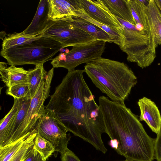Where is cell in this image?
<instances>
[{
  "label": "cell",
  "instance_id": "cell-29",
  "mask_svg": "<svg viewBox=\"0 0 161 161\" xmlns=\"http://www.w3.org/2000/svg\"><path fill=\"white\" fill-rule=\"evenodd\" d=\"M61 155V161H81L72 151L69 149Z\"/></svg>",
  "mask_w": 161,
  "mask_h": 161
},
{
  "label": "cell",
  "instance_id": "cell-5",
  "mask_svg": "<svg viewBox=\"0 0 161 161\" xmlns=\"http://www.w3.org/2000/svg\"><path fill=\"white\" fill-rule=\"evenodd\" d=\"M117 18L124 27V42L119 47L126 54L127 60L142 69L150 66L156 57L158 46L153 33L142 32L135 25Z\"/></svg>",
  "mask_w": 161,
  "mask_h": 161
},
{
  "label": "cell",
  "instance_id": "cell-32",
  "mask_svg": "<svg viewBox=\"0 0 161 161\" xmlns=\"http://www.w3.org/2000/svg\"><path fill=\"white\" fill-rule=\"evenodd\" d=\"M154 1L161 12V0H154Z\"/></svg>",
  "mask_w": 161,
  "mask_h": 161
},
{
  "label": "cell",
  "instance_id": "cell-17",
  "mask_svg": "<svg viewBox=\"0 0 161 161\" xmlns=\"http://www.w3.org/2000/svg\"><path fill=\"white\" fill-rule=\"evenodd\" d=\"M102 0L115 16L135 26L128 0Z\"/></svg>",
  "mask_w": 161,
  "mask_h": 161
},
{
  "label": "cell",
  "instance_id": "cell-31",
  "mask_svg": "<svg viewBox=\"0 0 161 161\" xmlns=\"http://www.w3.org/2000/svg\"><path fill=\"white\" fill-rule=\"evenodd\" d=\"M108 144L112 148L114 149L115 150L118 147L119 143L116 139H112L109 141Z\"/></svg>",
  "mask_w": 161,
  "mask_h": 161
},
{
  "label": "cell",
  "instance_id": "cell-34",
  "mask_svg": "<svg viewBox=\"0 0 161 161\" xmlns=\"http://www.w3.org/2000/svg\"></svg>",
  "mask_w": 161,
  "mask_h": 161
},
{
  "label": "cell",
  "instance_id": "cell-20",
  "mask_svg": "<svg viewBox=\"0 0 161 161\" xmlns=\"http://www.w3.org/2000/svg\"><path fill=\"white\" fill-rule=\"evenodd\" d=\"M31 99L29 96L19 99V108L11 127L6 142L4 146L10 143L25 118Z\"/></svg>",
  "mask_w": 161,
  "mask_h": 161
},
{
  "label": "cell",
  "instance_id": "cell-27",
  "mask_svg": "<svg viewBox=\"0 0 161 161\" xmlns=\"http://www.w3.org/2000/svg\"><path fill=\"white\" fill-rule=\"evenodd\" d=\"M30 88L29 83L17 84L8 88L6 93L7 95L13 97L14 99H19L27 96L30 97Z\"/></svg>",
  "mask_w": 161,
  "mask_h": 161
},
{
  "label": "cell",
  "instance_id": "cell-16",
  "mask_svg": "<svg viewBox=\"0 0 161 161\" xmlns=\"http://www.w3.org/2000/svg\"><path fill=\"white\" fill-rule=\"evenodd\" d=\"M147 15L156 44L161 46V12L154 0L149 1Z\"/></svg>",
  "mask_w": 161,
  "mask_h": 161
},
{
  "label": "cell",
  "instance_id": "cell-1",
  "mask_svg": "<svg viewBox=\"0 0 161 161\" xmlns=\"http://www.w3.org/2000/svg\"><path fill=\"white\" fill-rule=\"evenodd\" d=\"M84 72V69L68 71L45 108L53 111L68 131L105 154L107 149L102 137L106 133L102 115Z\"/></svg>",
  "mask_w": 161,
  "mask_h": 161
},
{
  "label": "cell",
  "instance_id": "cell-22",
  "mask_svg": "<svg viewBox=\"0 0 161 161\" xmlns=\"http://www.w3.org/2000/svg\"><path fill=\"white\" fill-rule=\"evenodd\" d=\"M28 36L21 34L20 33L9 34L4 38L2 45L1 50H5L26 44L32 42L41 37Z\"/></svg>",
  "mask_w": 161,
  "mask_h": 161
},
{
  "label": "cell",
  "instance_id": "cell-13",
  "mask_svg": "<svg viewBox=\"0 0 161 161\" xmlns=\"http://www.w3.org/2000/svg\"><path fill=\"white\" fill-rule=\"evenodd\" d=\"M0 74L2 81L7 88L17 84L29 83L28 71L23 67L13 65L8 67L6 63L0 62Z\"/></svg>",
  "mask_w": 161,
  "mask_h": 161
},
{
  "label": "cell",
  "instance_id": "cell-2",
  "mask_svg": "<svg viewBox=\"0 0 161 161\" xmlns=\"http://www.w3.org/2000/svg\"><path fill=\"white\" fill-rule=\"evenodd\" d=\"M98 101L106 133L111 139L119 142L117 153L127 160L152 161L155 139L147 134L138 116L124 103L113 101L104 96Z\"/></svg>",
  "mask_w": 161,
  "mask_h": 161
},
{
  "label": "cell",
  "instance_id": "cell-33",
  "mask_svg": "<svg viewBox=\"0 0 161 161\" xmlns=\"http://www.w3.org/2000/svg\"><path fill=\"white\" fill-rule=\"evenodd\" d=\"M120 161H130V160H125Z\"/></svg>",
  "mask_w": 161,
  "mask_h": 161
},
{
  "label": "cell",
  "instance_id": "cell-30",
  "mask_svg": "<svg viewBox=\"0 0 161 161\" xmlns=\"http://www.w3.org/2000/svg\"><path fill=\"white\" fill-rule=\"evenodd\" d=\"M24 161H42L39 153L33 147L28 157Z\"/></svg>",
  "mask_w": 161,
  "mask_h": 161
},
{
  "label": "cell",
  "instance_id": "cell-26",
  "mask_svg": "<svg viewBox=\"0 0 161 161\" xmlns=\"http://www.w3.org/2000/svg\"><path fill=\"white\" fill-rule=\"evenodd\" d=\"M37 130H35L28 136L24 144L9 161H24L28 157L34 144L37 134Z\"/></svg>",
  "mask_w": 161,
  "mask_h": 161
},
{
  "label": "cell",
  "instance_id": "cell-25",
  "mask_svg": "<svg viewBox=\"0 0 161 161\" xmlns=\"http://www.w3.org/2000/svg\"><path fill=\"white\" fill-rule=\"evenodd\" d=\"M30 135L25 136L14 142L0 147V161H9L24 144Z\"/></svg>",
  "mask_w": 161,
  "mask_h": 161
},
{
  "label": "cell",
  "instance_id": "cell-8",
  "mask_svg": "<svg viewBox=\"0 0 161 161\" xmlns=\"http://www.w3.org/2000/svg\"><path fill=\"white\" fill-rule=\"evenodd\" d=\"M41 36L54 39L64 48L73 47L97 40L76 26L66 16L49 19L48 26Z\"/></svg>",
  "mask_w": 161,
  "mask_h": 161
},
{
  "label": "cell",
  "instance_id": "cell-24",
  "mask_svg": "<svg viewBox=\"0 0 161 161\" xmlns=\"http://www.w3.org/2000/svg\"><path fill=\"white\" fill-rule=\"evenodd\" d=\"M33 147L39 153L42 161H46L55 151L53 145L38 133Z\"/></svg>",
  "mask_w": 161,
  "mask_h": 161
},
{
  "label": "cell",
  "instance_id": "cell-10",
  "mask_svg": "<svg viewBox=\"0 0 161 161\" xmlns=\"http://www.w3.org/2000/svg\"><path fill=\"white\" fill-rule=\"evenodd\" d=\"M90 17L122 34L124 27L102 0H75ZM123 35V34H122Z\"/></svg>",
  "mask_w": 161,
  "mask_h": 161
},
{
  "label": "cell",
  "instance_id": "cell-21",
  "mask_svg": "<svg viewBox=\"0 0 161 161\" xmlns=\"http://www.w3.org/2000/svg\"><path fill=\"white\" fill-rule=\"evenodd\" d=\"M19 100L14 99L13 106L8 113L0 121V147L4 145L8 134L19 108Z\"/></svg>",
  "mask_w": 161,
  "mask_h": 161
},
{
  "label": "cell",
  "instance_id": "cell-3",
  "mask_svg": "<svg viewBox=\"0 0 161 161\" xmlns=\"http://www.w3.org/2000/svg\"><path fill=\"white\" fill-rule=\"evenodd\" d=\"M85 72L94 84L110 100L124 103L137 78L125 64L103 58L86 63Z\"/></svg>",
  "mask_w": 161,
  "mask_h": 161
},
{
  "label": "cell",
  "instance_id": "cell-4",
  "mask_svg": "<svg viewBox=\"0 0 161 161\" xmlns=\"http://www.w3.org/2000/svg\"><path fill=\"white\" fill-rule=\"evenodd\" d=\"M63 48L59 42L54 39L42 36L29 43L1 50L0 55L10 65L36 66L52 60L53 57Z\"/></svg>",
  "mask_w": 161,
  "mask_h": 161
},
{
  "label": "cell",
  "instance_id": "cell-18",
  "mask_svg": "<svg viewBox=\"0 0 161 161\" xmlns=\"http://www.w3.org/2000/svg\"><path fill=\"white\" fill-rule=\"evenodd\" d=\"M144 2V1L142 0H128L136 24H141L143 26L147 33H153L147 15V4H145Z\"/></svg>",
  "mask_w": 161,
  "mask_h": 161
},
{
  "label": "cell",
  "instance_id": "cell-7",
  "mask_svg": "<svg viewBox=\"0 0 161 161\" xmlns=\"http://www.w3.org/2000/svg\"><path fill=\"white\" fill-rule=\"evenodd\" d=\"M106 42L96 40L73 46L69 51L61 53L53 58L51 64L54 68L62 67L68 71H72L80 64L102 57L105 50Z\"/></svg>",
  "mask_w": 161,
  "mask_h": 161
},
{
  "label": "cell",
  "instance_id": "cell-12",
  "mask_svg": "<svg viewBox=\"0 0 161 161\" xmlns=\"http://www.w3.org/2000/svg\"><path fill=\"white\" fill-rule=\"evenodd\" d=\"M49 3L48 0H41L33 19L21 34L28 36L41 35L46 29L49 22Z\"/></svg>",
  "mask_w": 161,
  "mask_h": 161
},
{
  "label": "cell",
  "instance_id": "cell-23",
  "mask_svg": "<svg viewBox=\"0 0 161 161\" xmlns=\"http://www.w3.org/2000/svg\"><path fill=\"white\" fill-rule=\"evenodd\" d=\"M43 64L36 65L34 68L28 70L29 83L30 85L29 95L32 98L35 95L40 84L47 72Z\"/></svg>",
  "mask_w": 161,
  "mask_h": 161
},
{
  "label": "cell",
  "instance_id": "cell-19",
  "mask_svg": "<svg viewBox=\"0 0 161 161\" xmlns=\"http://www.w3.org/2000/svg\"><path fill=\"white\" fill-rule=\"evenodd\" d=\"M74 2L75 10L74 12V15L77 16L83 19L103 30L113 39L114 42V43L118 45L119 47L123 45L124 37L122 34L90 17L77 5L75 0H74Z\"/></svg>",
  "mask_w": 161,
  "mask_h": 161
},
{
  "label": "cell",
  "instance_id": "cell-11",
  "mask_svg": "<svg viewBox=\"0 0 161 161\" xmlns=\"http://www.w3.org/2000/svg\"><path fill=\"white\" fill-rule=\"evenodd\" d=\"M140 114L139 120L144 121L152 130L157 134L161 128V115L154 102L143 97L138 102Z\"/></svg>",
  "mask_w": 161,
  "mask_h": 161
},
{
  "label": "cell",
  "instance_id": "cell-14",
  "mask_svg": "<svg viewBox=\"0 0 161 161\" xmlns=\"http://www.w3.org/2000/svg\"><path fill=\"white\" fill-rule=\"evenodd\" d=\"M66 16L75 25L96 39L114 43L113 39L106 32L93 24L77 16Z\"/></svg>",
  "mask_w": 161,
  "mask_h": 161
},
{
  "label": "cell",
  "instance_id": "cell-9",
  "mask_svg": "<svg viewBox=\"0 0 161 161\" xmlns=\"http://www.w3.org/2000/svg\"><path fill=\"white\" fill-rule=\"evenodd\" d=\"M37 133L50 142L55 151L62 154L68 149L71 136L65 127L55 113L46 109L39 118L36 127Z\"/></svg>",
  "mask_w": 161,
  "mask_h": 161
},
{
  "label": "cell",
  "instance_id": "cell-15",
  "mask_svg": "<svg viewBox=\"0 0 161 161\" xmlns=\"http://www.w3.org/2000/svg\"><path fill=\"white\" fill-rule=\"evenodd\" d=\"M49 3V19L72 16L75 10L74 0H48Z\"/></svg>",
  "mask_w": 161,
  "mask_h": 161
},
{
  "label": "cell",
  "instance_id": "cell-28",
  "mask_svg": "<svg viewBox=\"0 0 161 161\" xmlns=\"http://www.w3.org/2000/svg\"><path fill=\"white\" fill-rule=\"evenodd\" d=\"M157 135L154 145V158L158 161H161V128Z\"/></svg>",
  "mask_w": 161,
  "mask_h": 161
},
{
  "label": "cell",
  "instance_id": "cell-6",
  "mask_svg": "<svg viewBox=\"0 0 161 161\" xmlns=\"http://www.w3.org/2000/svg\"><path fill=\"white\" fill-rule=\"evenodd\" d=\"M53 74V67L47 71L36 92L31 98L24 120L10 144L30 135L36 129L39 118L45 110L44 103L49 96Z\"/></svg>",
  "mask_w": 161,
  "mask_h": 161
}]
</instances>
